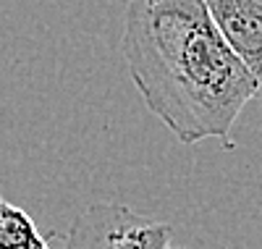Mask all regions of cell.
Wrapping results in <instances>:
<instances>
[{"mask_svg":"<svg viewBox=\"0 0 262 249\" xmlns=\"http://www.w3.org/2000/svg\"><path fill=\"white\" fill-rule=\"evenodd\" d=\"M121 53L149 113L181 144L228 134L257 81L233 55L205 0H128Z\"/></svg>","mask_w":262,"mask_h":249,"instance_id":"obj_1","label":"cell"},{"mask_svg":"<svg viewBox=\"0 0 262 249\" xmlns=\"http://www.w3.org/2000/svg\"><path fill=\"white\" fill-rule=\"evenodd\" d=\"M170 225L116 202H97L79 213L66 249H168Z\"/></svg>","mask_w":262,"mask_h":249,"instance_id":"obj_2","label":"cell"},{"mask_svg":"<svg viewBox=\"0 0 262 249\" xmlns=\"http://www.w3.org/2000/svg\"><path fill=\"white\" fill-rule=\"evenodd\" d=\"M217 32L247 66L262 97V0H205Z\"/></svg>","mask_w":262,"mask_h":249,"instance_id":"obj_3","label":"cell"},{"mask_svg":"<svg viewBox=\"0 0 262 249\" xmlns=\"http://www.w3.org/2000/svg\"><path fill=\"white\" fill-rule=\"evenodd\" d=\"M0 249H50L34 220L6 197H0Z\"/></svg>","mask_w":262,"mask_h":249,"instance_id":"obj_4","label":"cell"},{"mask_svg":"<svg viewBox=\"0 0 262 249\" xmlns=\"http://www.w3.org/2000/svg\"><path fill=\"white\" fill-rule=\"evenodd\" d=\"M168 249H189V246H168Z\"/></svg>","mask_w":262,"mask_h":249,"instance_id":"obj_5","label":"cell"}]
</instances>
